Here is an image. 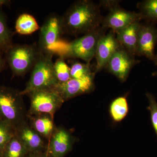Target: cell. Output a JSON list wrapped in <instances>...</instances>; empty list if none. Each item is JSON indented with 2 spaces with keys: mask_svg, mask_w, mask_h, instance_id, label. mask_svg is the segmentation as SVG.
<instances>
[{
  "mask_svg": "<svg viewBox=\"0 0 157 157\" xmlns=\"http://www.w3.org/2000/svg\"><path fill=\"white\" fill-rule=\"evenodd\" d=\"M107 29L102 26L63 45L58 54L66 58H78L90 64L95 56L99 40L106 34Z\"/></svg>",
  "mask_w": 157,
  "mask_h": 157,
  "instance_id": "3957f363",
  "label": "cell"
},
{
  "mask_svg": "<svg viewBox=\"0 0 157 157\" xmlns=\"http://www.w3.org/2000/svg\"><path fill=\"white\" fill-rule=\"evenodd\" d=\"M157 43V28L155 24L141 23L138 33L136 56L145 57L153 61Z\"/></svg>",
  "mask_w": 157,
  "mask_h": 157,
  "instance_id": "8fae6325",
  "label": "cell"
},
{
  "mask_svg": "<svg viewBox=\"0 0 157 157\" xmlns=\"http://www.w3.org/2000/svg\"><path fill=\"white\" fill-rule=\"evenodd\" d=\"M107 16L104 17L101 26L107 29H109L114 33H117L137 21H141L139 13L135 11H127L117 4L109 9Z\"/></svg>",
  "mask_w": 157,
  "mask_h": 157,
  "instance_id": "9c48e42d",
  "label": "cell"
},
{
  "mask_svg": "<svg viewBox=\"0 0 157 157\" xmlns=\"http://www.w3.org/2000/svg\"><path fill=\"white\" fill-rule=\"evenodd\" d=\"M41 53L37 44L34 43L13 44L6 54L13 75L23 76L33 69Z\"/></svg>",
  "mask_w": 157,
  "mask_h": 157,
  "instance_id": "5b68a950",
  "label": "cell"
},
{
  "mask_svg": "<svg viewBox=\"0 0 157 157\" xmlns=\"http://www.w3.org/2000/svg\"><path fill=\"white\" fill-rule=\"evenodd\" d=\"M0 121H1V119H0Z\"/></svg>",
  "mask_w": 157,
  "mask_h": 157,
  "instance_id": "1f68e13d",
  "label": "cell"
},
{
  "mask_svg": "<svg viewBox=\"0 0 157 157\" xmlns=\"http://www.w3.org/2000/svg\"><path fill=\"white\" fill-rule=\"evenodd\" d=\"M154 63H155V64L156 66H157V54L155 55V56L154 59L153 60Z\"/></svg>",
  "mask_w": 157,
  "mask_h": 157,
  "instance_id": "f1b7e54d",
  "label": "cell"
},
{
  "mask_svg": "<svg viewBox=\"0 0 157 157\" xmlns=\"http://www.w3.org/2000/svg\"><path fill=\"white\" fill-rule=\"evenodd\" d=\"M140 24V21H135L115 33L119 44L135 56H136Z\"/></svg>",
  "mask_w": 157,
  "mask_h": 157,
  "instance_id": "2e32d148",
  "label": "cell"
},
{
  "mask_svg": "<svg viewBox=\"0 0 157 157\" xmlns=\"http://www.w3.org/2000/svg\"><path fill=\"white\" fill-rule=\"evenodd\" d=\"M15 134L29 152L42 151L47 148L48 141L35 131L28 121L15 130Z\"/></svg>",
  "mask_w": 157,
  "mask_h": 157,
  "instance_id": "5bb4252c",
  "label": "cell"
},
{
  "mask_svg": "<svg viewBox=\"0 0 157 157\" xmlns=\"http://www.w3.org/2000/svg\"><path fill=\"white\" fill-rule=\"evenodd\" d=\"M63 35L61 16L54 13L48 15L40 29L37 44L40 51L53 56L58 53L64 44L61 41Z\"/></svg>",
  "mask_w": 157,
  "mask_h": 157,
  "instance_id": "8992f818",
  "label": "cell"
},
{
  "mask_svg": "<svg viewBox=\"0 0 157 157\" xmlns=\"http://www.w3.org/2000/svg\"><path fill=\"white\" fill-rule=\"evenodd\" d=\"M15 31L21 35H29L33 33L40 29L35 18L31 14L24 13L17 17L15 25Z\"/></svg>",
  "mask_w": 157,
  "mask_h": 157,
  "instance_id": "e0dca14e",
  "label": "cell"
},
{
  "mask_svg": "<svg viewBox=\"0 0 157 157\" xmlns=\"http://www.w3.org/2000/svg\"><path fill=\"white\" fill-rule=\"evenodd\" d=\"M11 3V1L8 0H0V7L3 6L9 5Z\"/></svg>",
  "mask_w": 157,
  "mask_h": 157,
  "instance_id": "83f0119b",
  "label": "cell"
},
{
  "mask_svg": "<svg viewBox=\"0 0 157 157\" xmlns=\"http://www.w3.org/2000/svg\"><path fill=\"white\" fill-rule=\"evenodd\" d=\"M28 150L16 135L11 138L3 150V157H25Z\"/></svg>",
  "mask_w": 157,
  "mask_h": 157,
  "instance_id": "d6986e66",
  "label": "cell"
},
{
  "mask_svg": "<svg viewBox=\"0 0 157 157\" xmlns=\"http://www.w3.org/2000/svg\"><path fill=\"white\" fill-rule=\"evenodd\" d=\"M53 56L41 52L32 70L25 88L20 91L22 96L38 90L54 87L58 84L54 71Z\"/></svg>",
  "mask_w": 157,
  "mask_h": 157,
  "instance_id": "277c9868",
  "label": "cell"
},
{
  "mask_svg": "<svg viewBox=\"0 0 157 157\" xmlns=\"http://www.w3.org/2000/svg\"><path fill=\"white\" fill-rule=\"evenodd\" d=\"M27 121L31 127L48 141L56 128L54 117L50 114H27Z\"/></svg>",
  "mask_w": 157,
  "mask_h": 157,
  "instance_id": "9a60e30c",
  "label": "cell"
},
{
  "mask_svg": "<svg viewBox=\"0 0 157 157\" xmlns=\"http://www.w3.org/2000/svg\"><path fill=\"white\" fill-rule=\"evenodd\" d=\"M137 8L141 20L146 22L157 23V0H144L137 3Z\"/></svg>",
  "mask_w": 157,
  "mask_h": 157,
  "instance_id": "ac0fdd59",
  "label": "cell"
},
{
  "mask_svg": "<svg viewBox=\"0 0 157 157\" xmlns=\"http://www.w3.org/2000/svg\"><path fill=\"white\" fill-rule=\"evenodd\" d=\"M15 130L9 125L0 121V151L2 152L5 147L14 135Z\"/></svg>",
  "mask_w": 157,
  "mask_h": 157,
  "instance_id": "cb8c5ba5",
  "label": "cell"
},
{
  "mask_svg": "<svg viewBox=\"0 0 157 157\" xmlns=\"http://www.w3.org/2000/svg\"><path fill=\"white\" fill-rule=\"evenodd\" d=\"M146 95L149 101V106L147 109L150 112L152 125L157 137V102L153 95L147 93Z\"/></svg>",
  "mask_w": 157,
  "mask_h": 157,
  "instance_id": "d4e9b609",
  "label": "cell"
},
{
  "mask_svg": "<svg viewBox=\"0 0 157 157\" xmlns=\"http://www.w3.org/2000/svg\"><path fill=\"white\" fill-rule=\"evenodd\" d=\"M100 6L89 0L76 1L61 16L63 34L78 36L101 26L104 17Z\"/></svg>",
  "mask_w": 157,
  "mask_h": 157,
  "instance_id": "6da1fadb",
  "label": "cell"
},
{
  "mask_svg": "<svg viewBox=\"0 0 157 157\" xmlns=\"http://www.w3.org/2000/svg\"><path fill=\"white\" fill-rule=\"evenodd\" d=\"M120 46L117 39L115 33L110 30L104 35L99 40L95 57L96 65L94 73L100 72L106 66L113 54Z\"/></svg>",
  "mask_w": 157,
  "mask_h": 157,
  "instance_id": "7c38bea8",
  "label": "cell"
},
{
  "mask_svg": "<svg viewBox=\"0 0 157 157\" xmlns=\"http://www.w3.org/2000/svg\"><path fill=\"white\" fill-rule=\"evenodd\" d=\"M74 137L63 127H57L48 140L47 151L50 157H65L72 150Z\"/></svg>",
  "mask_w": 157,
  "mask_h": 157,
  "instance_id": "4fadbf2b",
  "label": "cell"
},
{
  "mask_svg": "<svg viewBox=\"0 0 157 157\" xmlns=\"http://www.w3.org/2000/svg\"><path fill=\"white\" fill-rule=\"evenodd\" d=\"M152 76H157V72H154L152 74Z\"/></svg>",
  "mask_w": 157,
  "mask_h": 157,
  "instance_id": "f546056e",
  "label": "cell"
},
{
  "mask_svg": "<svg viewBox=\"0 0 157 157\" xmlns=\"http://www.w3.org/2000/svg\"><path fill=\"white\" fill-rule=\"evenodd\" d=\"M95 74L81 78H70L62 83H58L56 88L64 101L84 94L91 92L94 89V78Z\"/></svg>",
  "mask_w": 157,
  "mask_h": 157,
  "instance_id": "30bf717a",
  "label": "cell"
},
{
  "mask_svg": "<svg viewBox=\"0 0 157 157\" xmlns=\"http://www.w3.org/2000/svg\"><path fill=\"white\" fill-rule=\"evenodd\" d=\"M13 34L9 28L6 15L0 9V48L6 54L13 45Z\"/></svg>",
  "mask_w": 157,
  "mask_h": 157,
  "instance_id": "ffe728a7",
  "label": "cell"
},
{
  "mask_svg": "<svg viewBox=\"0 0 157 157\" xmlns=\"http://www.w3.org/2000/svg\"><path fill=\"white\" fill-rule=\"evenodd\" d=\"M135 56L120 45L105 68L121 82H124L126 80L133 67L140 62L135 59Z\"/></svg>",
  "mask_w": 157,
  "mask_h": 157,
  "instance_id": "ba28073f",
  "label": "cell"
},
{
  "mask_svg": "<svg viewBox=\"0 0 157 157\" xmlns=\"http://www.w3.org/2000/svg\"><path fill=\"white\" fill-rule=\"evenodd\" d=\"M27 95L30 100L28 114L45 113L54 117L65 102L55 86L35 91Z\"/></svg>",
  "mask_w": 157,
  "mask_h": 157,
  "instance_id": "52a82bcc",
  "label": "cell"
},
{
  "mask_svg": "<svg viewBox=\"0 0 157 157\" xmlns=\"http://www.w3.org/2000/svg\"><path fill=\"white\" fill-rule=\"evenodd\" d=\"M0 157H3L2 155V153L1 152V151H0Z\"/></svg>",
  "mask_w": 157,
  "mask_h": 157,
  "instance_id": "4dcf8cb0",
  "label": "cell"
},
{
  "mask_svg": "<svg viewBox=\"0 0 157 157\" xmlns=\"http://www.w3.org/2000/svg\"><path fill=\"white\" fill-rule=\"evenodd\" d=\"M3 51L0 48V71L4 70L5 67V61L3 58Z\"/></svg>",
  "mask_w": 157,
  "mask_h": 157,
  "instance_id": "4316f807",
  "label": "cell"
},
{
  "mask_svg": "<svg viewBox=\"0 0 157 157\" xmlns=\"http://www.w3.org/2000/svg\"><path fill=\"white\" fill-rule=\"evenodd\" d=\"M71 78H81L95 74L92 71L89 64L75 62L70 67Z\"/></svg>",
  "mask_w": 157,
  "mask_h": 157,
  "instance_id": "603a6c76",
  "label": "cell"
},
{
  "mask_svg": "<svg viewBox=\"0 0 157 157\" xmlns=\"http://www.w3.org/2000/svg\"><path fill=\"white\" fill-rule=\"evenodd\" d=\"M20 91L0 86V119L16 130L27 121V112Z\"/></svg>",
  "mask_w": 157,
  "mask_h": 157,
  "instance_id": "7a4b0ae2",
  "label": "cell"
},
{
  "mask_svg": "<svg viewBox=\"0 0 157 157\" xmlns=\"http://www.w3.org/2000/svg\"><path fill=\"white\" fill-rule=\"evenodd\" d=\"M54 71L58 83H64L71 78L70 67L63 57H59L54 63Z\"/></svg>",
  "mask_w": 157,
  "mask_h": 157,
  "instance_id": "7402d4cb",
  "label": "cell"
},
{
  "mask_svg": "<svg viewBox=\"0 0 157 157\" xmlns=\"http://www.w3.org/2000/svg\"><path fill=\"white\" fill-rule=\"evenodd\" d=\"M128 111V104L125 97L116 98L109 106V113L115 122L122 121L126 117Z\"/></svg>",
  "mask_w": 157,
  "mask_h": 157,
  "instance_id": "44dd1931",
  "label": "cell"
},
{
  "mask_svg": "<svg viewBox=\"0 0 157 157\" xmlns=\"http://www.w3.org/2000/svg\"><path fill=\"white\" fill-rule=\"evenodd\" d=\"M25 157H50L47 149L42 151L29 152Z\"/></svg>",
  "mask_w": 157,
  "mask_h": 157,
  "instance_id": "484cf974",
  "label": "cell"
}]
</instances>
